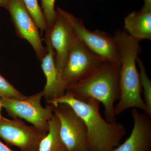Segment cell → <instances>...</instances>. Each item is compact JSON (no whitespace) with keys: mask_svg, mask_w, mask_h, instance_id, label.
<instances>
[{"mask_svg":"<svg viewBox=\"0 0 151 151\" xmlns=\"http://www.w3.org/2000/svg\"><path fill=\"white\" fill-rule=\"evenodd\" d=\"M65 103L70 106L84 121L87 129L89 151H113L127 134L123 124L103 119L100 103L94 99L81 100L65 92L61 97L47 104Z\"/></svg>","mask_w":151,"mask_h":151,"instance_id":"cell-1","label":"cell"},{"mask_svg":"<svg viewBox=\"0 0 151 151\" xmlns=\"http://www.w3.org/2000/svg\"><path fill=\"white\" fill-rule=\"evenodd\" d=\"M114 35L118 41L121 57L120 97L119 103L114 108L115 116L129 108H139L151 116L141 96L139 73L136 65L141 50L139 42L131 37L125 30H117Z\"/></svg>","mask_w":151,"mask_h":151,"instance_id":"cell-2","label":"cell"},{"mask_svg":"<svg viewBox=\"0 0 151 151\" xmlns=\"http://www.w3.org/2000/svg\"><path fill=\"white\" fill-rule=\"evenodd\" d=\"M120 68L121 63H104L87 77L68 86L66 91L79 100L92 99L102 103L106 120L116 122L114 108L120 97Z\"/></svg>","mask_w":151,"mask_h":151,"instance_id":"cell-3","label":"cell"},{"mask_svg":"<svg viewBox=\"0 0 151 151\" xmlns=\"http://www.w3.org/2000/svg\"><path fill=\"white\" fill-rule=\"evenodd\" d=\"M75 35L94 53L101 57L106 62L121 63V57L115 35L96 30L92 31L85 27L83 20L72 14L58 8Z\"/></svg>","mask_w":151,"mask_h":151,"instance_id":"cell-4","label":"cell"},{"mask_svg":"<svg viewBox=\"0 0 151 151\" xmlns=\"http://www.w3.org/2000/svg\"><path fill=\"white\" fill-rule=\"evenodd\" d=\"M43 91L23 100L0 97L3 108L8 115L13 119H24L33 126L45 133L49 130V121L53 113V106L47 104L45 108L41 105Z\"/></svg>","mask_w":151,"mask_h":151,"instance_id":"cell-5","label":"cell"},{"mask_svg":"<svg viewBox=\"0 0 151 151\" xmlns=\"http://www.w3.org/2000/svg\"><path fill=\"white\" fill-rule=\"evenodd\" d=\"M105 62L75 35L65 67L60 75L63 88L66 91L68 86L87 77Z\"/></svg>","mask_w":151,"mask_h":151,"instance_id":"cell-6","label":"cell"},{"mask_svg":"<svg viewBox=\"0 0 151 151\" xmlns=\"http://www.w3.org/2000/svg\"><path fill=\"white\" fill-rule=\"evenodd\" d=\"M53 113L60 122V134L67 151H89L86 125L69 105L57 103Z\"/></svg>","mask_w":151,"mask_h":151,"instance_id":"cell-7","label":"cell"},{"mask_svg":"<svg viewBox=\"0 0 151 151\" xmlns=\"http://www.w3.org/2000/svg\"><path fill=\"white\" fill-rule=\"evenodd\" d=\"M47 134L34 126H28L18 118H0V138L21 151H38L41 141Z\"/></svg>","mask_w":151,"mask_h":151,"instance_id":"cell-8","label":"cell"},{"mask_svg":"<svg viewBox=\"0 0 151 151\" xmlns=\"http://www.w3.org/2000/svg\"><path fill=\"white\" fill-rule=\"evenodd\" d=\"M8 9L17 34L29 42L40 62L46 54V47H44L42 45L38 28L22 0H9Z\"/></svg>","mask_w":151,"mask_h":151,"instance_id":"cell-9","label":"cell"},{"mask_svg":"<svg viewBox=\"0 0 151 151\" xmlns=\"http://www.w3.org/2000/svg\"><path fill=\"white\" fill-rule=\"evenodd\" d=\"M56 11V20L52 27L45 31V38L48 39L54 50L56 67L60 78L75 35L62 15Z\"/></svg>","mask_w":151,"mask_h":151,"instance_id":"cell-10","label":"cell"},{"mask_svg":"<svg viewBox=\"0 0 151 151\" xmlns=\"http://www.w3.org/2000/svg\"><path fill=\"white\" fill-rule=\"evenodd\" d=\"M134 124L129 138L113 151H151V116L133 108Z\"/></svg>","mask_w":151,"mask_h":151,"instance_id":"cell-11","label":"cell"},{"mask_svg":"<svg viewBox=\"0 0 151 151\" xmlns=\"http://www.w3.org/2000/svg\"><path fill=\"white\" fill-rule=\"evenodd\" d=\"M47 52L41 60V66L45 76L46 83L42 90L47 104L65 94L55 63V54L48 39L45 38Z\"/></svg>","mask_w":151,"mask_h":151,"instance_id":"cell-12","label":"cell"},{"mask_svg":"<svg viewBox=\"0 0 151 151\" xmlns=\"http://www.w3.org/2000/svg\"><path fill=\"white\" fill-rule=\"evenodd\" d=\"M125 31L139 42L151 40V9L142 8L139 12L133 11L124 19Z\"/></svg>","mask_w":151,"mask_h":151,"instance_id":"cell-13","label":"cell"},{"mask_svg":"<svg viewBox=\"0 0 151 151\" xmlns=\"http://www.w3.org/2000/svg\"><path fill=\"white\" fill-rule=\"evenodd\" d=\"M38 151H67L60 134V122L53 114L49 121V130L41 141Z\"/></svg>","mask_w":151,"mask_h":151,"instance_id":"cell-14","label":"cell"},{"mask_svg":"<svg viewBox=\"0 0 151 151\" xmlns=\"http://www.w3.org/2000/svg\"><path fill=\"white\" fill-rule=\"evenodd\" d=\"M31 16L40 30L42 34L46 31L47 27L42 11L38 0H22Z\"/></svg>","mask_w":151,"mask_h":151,"instance_id":"cell-15","label":"cell"},{"mask_svg":"<svg viewBox=\"0 0 151 151\" xmlns=\"http://www.w3.org/2000/svg\"><path fill=\"white\" fill-rule=\"evenodd\" d=\"M137 62L139 67V73L141 86L144 91V100L148 109L149 113L151 115V81L147 74L142 60L139 57L137 58Z\"/></svg>","mask_w":151,"mask_h":151,"instance_id":"cell-16","label":"cell"},{"mask_svg":"<svg viewBox=\"0 0 151 151\" xmlns=\"http://www.w3.org/2000/svg\"><path fill=\"white\" fill-rule=\"evenodd\" d=\"M27 97L0 74V97L23 100Z\"/></svg>","mask_w":151,"mask_h":151,"instance_id":"cell-17","label":"cell"},{"mask_svg":"<svg viewBox=\"0 0 151 151\" xmlns=\"http://www.w3.org/2000/svg\"><path fill=\"white\" fill-rule=\"evenodd\" d=\"M41 1L42 8V13L47 27V30H48L52 27L56 20L57 11L55 9V0Z\"/></svg>","mask_w":151,"mask_h":151,"instance_id":"cell-18","label":"cell"},{"mask_svg":"<svg viewBox=\"0 0 151 151\" xmlns=\"http://www.w3.org/2000/svg\"><path fill=\"white\" fill-rule=\"evenodd\" d=\"M0 151H14L9 148L8 146L0 141Z\"/></svg>","mask_w":151,"mask_h":151,"instance_id":"cell-19","label":"cell"},{"mask_svg":"<svg viewBox=\"0 0 151 151\" xmlns=\"http://www.w3.org/2000/svg\"><path fill=\"white\" fill-rule=\"evenodd\" d=\"M142 8L147 9H151V0H144Z\"/></svg>","mask_w":151,"mask_h":151,"instance_id":"cell-20","label":"cell"},{"mask_svg":"<svg viewBox=\"0 0 151 151\" xmlns=\"http://www.w3.org/2000/svg\"><path fill=\"white\" fill-rule=\"evenodd\" d=\"M9 0H0V6L7 8L8 6Z\"/></svg>","mask_w":151,"mask_h":151,"instance_id":"cell-21","label":"cell"},{"mask_svg":"<svg viewBox=\"0 0 151 151\" xmlns=\"http://www.w3.org/2000/svg\"><path fill=\"white\" fill-rule=\"evenodd\" d=\"M3 108L1 104V102H0V118L2 117L1 115V108Z\"/></svg>","mask_w":151,"mask_h":151,"instance_id":"cell-22","label":"cell"}]
</instances>
